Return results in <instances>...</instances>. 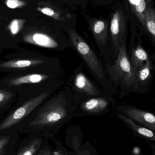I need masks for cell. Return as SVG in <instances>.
Instances as JSON below:
<instances>
[{
  "mask_svg": "<svg viewBox=\"0 0 155 155\" xmlns=\"http://www.w3.org/2000/svg\"><path fill=\"white\" fill-rule=\"evenodd\" d=\"M25 20L15 19L12 20L8 26V29L13 35L17 34L22 30L25 23Z\"/></svg>",
  "mask_w": 155,
  "mask_h": 155,
  "instance_id": "19",
  "label": "cell"
},
{
  "mask_svg": "<svg viewBox=\"0 0 155 155\" xmlns=\"http://www.w3.org/2000/svg\"><path fill=\"white\" fill-rule=\"evenodd\" d=\"M132 155H142L141 149L138 147H135L133 148Z\"/></svg>",
  "mask_w": 155,
  "mask_h": 155,
  "instance_id": "25",
  "label": "cell"
},
{
  "mask_svg": "<svg viewBox=\"0 0 155 155\" xmlns=\"http://www.w3.org/2000/svg\"><path fill=\"white\" fill-rule=\"evenodd\" d=\"M2 17H0V24H1V21H2Z\"/></svg>",
  "mask_w": 155,
  "mask_h": 155,
  "instance_id": "27",
  "label": "cell"
},
{
  "mask_svg": "<svg viewBox=\"0 0 155 155\" xmlns=\"http://www.w3.org/2000/svg\"><path fill=\"white\" fill-rule=\"evenodd\" d=\"M126 43L127 40H125L121 43L117 58L106 67L112 84L119 87L121 98L132 92L136 93V74L130 62Z\"/></svg>",
  "mask_w": 155,
  "mask_h": 155,
  "instance_id": "2",
  "label": "cell"
},
{
  "mask_svg": "<svg viewBox=\"0 0 155 155\" xmlns=\"http://www.w3.org/2000/svg\"><path fill=\"white\" fill-rule=\"evenodd\" d=\"M45 61L42 59L33 60H18L5 62L0 65V67L4 68L22 69L36 66L43 63Z\"/></svg>",
  "mask_w": 155,
  "mask_h": 155,
  "instance_id": "16",
  "label": "cell"
},
{
  "mask_svg": "<svg viewBox=\"0 0 155 155\" xmlns=\"http://www.w3.org/2000/svg\"><path fill=\"white\" fill-rule=\"evenodd\" d=\"M35 155H53L52 152L50 151L49 149H44V150H42L40 153H37V154Z\"/></svg>",
  "mask_w": 155,
  "mask_h": 155,
  "instance_id": "26",
  "label": "cell"
},
{
  "mask_svg": "<svg viewBox=\"0 0 155 155\" xmlns=\"http://www.w3.org/2000/svg\"><path fill=\"white\" fill-rule=\"evenodd\" d=\"M116 116L124 122L133 132L134 134L142 138L155 141V132L143 126L139 125L135 121L121 113H116Z\"/></svg>",
  "mask_w": 155,
  "mask_h": 155,
  "instance_id": "14",
  "label": "cell"
},
{
  "mask_svg": "<svg viewBox=\"0 0 155 155\" xmlns=\"http://www.w3.org/2000/svg\"><path fill=\"white\" fill-rule=\"evenodd\" d=\"M12 96V94L9 92L0 90V104L6 102Z\"/></svg>",
  "mask_w": 155,
  "mask_h": 155,
  "instance_id": "24",
  "label": "cell"
},
{
  "mask_svg": "<svg viewBox=\"0 0 155 155\" xmlns=\"http://www.w3.org/2000/svg\"><path fill=\"white\" fill-rule=\"evenodd\" d=\"M50 94L49 92L42 93L16 109L0 124V131L7 129L19 123L36 108Z\"/></svg>",
  "mask_w": 155,
  "mask_h": 155,
  "instance_id": "9",
  "label": "cell"
},
{
  "mask_svg": "<svg viewBox=\"0 0 155 155\" xmlns=\"http://www.w3.org/2000/svg\"><path fill=\"white\" fill-rule=\"evenodd\" d=\"M114 99L108 94L87 98L79 103L74 117L78 115L103 114L109 111L115 104Z\"/></svg>",
  "mask_w": 155,
  "mask_h": 155,
  "instance_id": "7",
  "label": "cell"
},
{
  "mask_svg": "<svg viewBox=\"0 0 155 155\" xmlns=\"http://www.w3.org/2000/svg\"><path fill=\"white\" fill-rule=\"evenodd\" d=\"M115 0H86V2H90L94 5L102 6L111 5L114 2Z\"/></svg>",
  "mask_w": 155,
  "mask_h": 155,
  "instance_id": "23",
  "label": "cell"
},
{
  "mask_svg": "<svg viewBox=\"0 0 155 155\" xmlns=\"http://www.w3.org/2000/svg\"><path fill=\"white\" fill-rule=\"evenodd\" d=\"M66 34L70 39L71 47L83 59L99 84L103 88L108 89L111 82L106 68L91 45L77 32L76 29L70 30Z\"/></svg>",
  "mask_w": 155,
  "mask_h": 155,
  "instance_id": "3",
  "label": "cell"
},
{
  "mask_svg": "<svg viewBox=\"0 0 155 155\" xmlns=\"http://www.w3.org/2000/svg\"><path fill=\"white\" fill-rule=\"evenodd\" d=\"M24 41L28 43L50 49H63L71 47L70 39L61 40L52 35L40 32L28 34L24 37Z\"/></svg>",
  "mask_w": 155,
  "mask_h": 155,
  "instance_id": "10",
  "label": "cell"
},
{
  "mask_svg": "<svg viewBox=\"0 0 155 155\" xmlns=\"http://www.w3.org/2000/svg\"><path fill=\"white\" fill-rule=\"evenodd\" d=\"M41 143V140L35 139L23 147L16 155H34L40 148Z\"/></svg>",
  "mask_w": 155,
  "mask_h": 155,
  "instance_id": "18",
  "label": "cell"
},
{
  "mask_svg": "<svg viewBox=\"0 0 155 155\" xmlns=\"http://www.w3.org/2000/svg\"><path fill=\"white\" fill-rule=\"evenodd\" d=\"M145 33L154 46L155 44V9L153 0H149L145 13Z\"/></svg>",
  "mask_w": 155,
  "mask_h": 155,
  "instance_id": "15",
  "label": "cell"
},
{
  "mask_svg": "<svg viewBox=\"0 0 155 155\" xmlns=\"http://www.w3.org/2000/svg\"><path fill=\"white\" fill-rule=\"evenodd\" d=\"M129 15L130 24L137 27L141 36L146 35L145 13L149 0H120Z\"/></svg>",
  "mask_w": 155,
  "mask_h": 155,
  "instance_id": "8",
  "label": "cell"
},
{
  "mask_svg": "<svg viewBox=\"0 0 155 155\" xmlns=\"http://www.w3.org/2000/svg\"><path fill=\"white\" fill-rule=\"evenodd\" d=\"M137 37V44L136 46H133V47L131 50L130 57L129 56L131 65L136 74L150 58L147 52L142 46V36L138 34Z\"/></svg>",
  "mask_w": 155,
  "mask_h": 155,
  "instance_id": "13",
  "label": "cell"
},
{
  "mask_svg": "<svg viewBox=\"0 0 155 155\" xmlns=\"http://www.w3.org/2000/svg\"><path fill=\"white\" fill-rule=\"evenodd\" d=\"M70 83V89L76 105L87 98L106 94L87 76L81 66L74 71Z\"/></svg>",
  "mask_w": 155,
  "mask_h": 155,
  "instance_id": "6",
  "label": "cell"
},
{
  "mask_svg": "<svg viewBox=\"0 0 155 155\" xmlns=\"http://www.w3.org/2000/svg\"><path fill=\"white\" fill-rule=\"evenodd\" d=\"M113 3L109 14V32L112 48L116 59L121 43L127 40L130 19L120 0Z\"/></svg>",
  "mask_w": 155,
  "mask_h": 155,
  "instance_id": "4",
  "label": "cell"
},
{
  "mask_svg": "<svg viewBox=\"0 0 155 155\" xmlns=\"http://www.w3.org/2000/svg\"><path fill=\"white\" fill-rule=\"evenodd\" d=\"M77 105L70 87L57 94L43 107L30 126L44 127L56 125L70 121L74 117Z\"/></svg>",
  "mask_w": 155,
  "mask_h": 155,
  "instance_id": "1",
  "label": "cell"
},
{
  "mask_svg": "<svg viewBox=\"0 0 155 155\" xmlns=\"http://www.w3.org/2000/svg\"><path fill=\"white\" fill-rule=\"evenodd\" d=\"M82 14L88 24L89 30L100 52L105 60L108 61L111 54H113L114 56L110 39L109 18L92 17L84 11H82Z\"/></svg>",
  "mask_w": 155,
  "mask_h": 155,
  "instance_id": "5",
  "label": "cell"
},
{
  "mask_svg": "<svg viewBox=\"0 0 155 155\" xmlns=\"http://www.w3.org/2000/svg\"><path fill=\"white\" fill-rule=\"evenodd\" d=\"M70 6L75 7L82 11L86 12L87 10V2L86 0H62Z\"/></svg>",
  "mask_w": 155,
  "mask_h": 155,
  "instance_id": "20",
  "label": "cell"
},
{
  "mask_svg": "<svg viewBox=\"0 0 155 155\" xmlns=\"http://www.w3.org/2000/svg\"><path fill=\"white\" fill-rule=\"evenodd\" d=\"M116 109L119 113L155 132V116L153 114L130 106L119 105Z\"/></svg>",
  "mask_w": 155,
  "mask_h": 155,
  "instance_id": "11",
  "label": "cell"
},
{
  "mask_svg": "<svg viewBox=\"0 0 155 155\" xmlns=\"http://www.w3.org/2000/svg\"><path fill=\"white\" fill-rule=\"evenodd\" d=\"M10 137L3 136L0 137V155H2L10 141Z\"/></svg>",
  "mask_w": 155,
  "mask_h": 155,
  "instance_id": "22",
  "label": "cell"
},
{
  "mask_svg": "<svg viewBox=\"0 0 155 155\" xmlns=\"http://www.w3.org/2000/svg\"><path fill=\"white\" fill-rule=\"evenodd\" d=\"M5 5L10 9L22 8L27 5V3L22 0H5Z\"/></svg>",
  "mask_w": 155,
  "mask_h": 155,
  "instance_id": "21",
  "label": "cell"
},
{
  "mask_svg": "<svg viewBox=\"0 0 155 155\" xmlns=\"http://www.w3.org/2000/svg\"><path fill=\"white\" fill-rule=\"evenodd\" d=\"M153 64L150 58L136 74V93L143 94L148 90L153 77Z\"/></svg>",
  "mask_w": 155,
  "mask_h": 155,
  "instance_id": "12",
  "label": "cell"
},
{
  "mask_svg": "<svg viewBox=\"0 0 155 155\" xmlns=\"http://www.w3.org/2000/svg\"><path fill=\"white\" fill-rule=\"evenodd\" d=\"M49 78V76L46 74H29L12 79L9 82V85L11 87L13 86L20 85L22 84H35L46 80Z\"/></svg>",
  "mask_w": 155,
  "mask_h": 155,
  "instance_id": "17",
  "label": "cell"
}]
</instances>
